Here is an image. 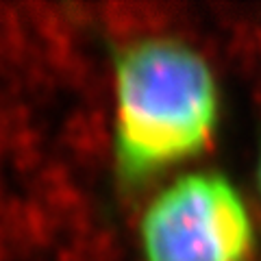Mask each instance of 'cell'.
<instances>
[{"label": "cell", "instance_id": "cell-2", "mask_svg": "<svg viewBox=\"0 0 261 261\" xmlns=\"http://www.w3.org/2000/svg\"><path fill=\"white\" fill-rule=\"evenodd\" d=\"M255 233L238 190L214 174L170 185L142 222L146 261H246Z\"/></svg>", "mask_w": 261, "mask_h": 261}, {"label": "cell", "instance_id": "cell-3", "mask_svg": "<svg viewBox=\"0 0 261 261\" xmlns=\"http://www.w3.org/2000/svg\"><path fill=\"white\" fill-rule=\"evenodd\" d=\"M259 185H261V166H259Z\"/></svg>", "mask_w": 261, "mask_h": 261}, {"label": "cell", "instance_id": "cell-1", "mask_svg": "<svg viewBox=\"0 0 261 261\" xmlns=\"http://www.w3.org/2000/svg\"><path fill=\"white\" fill-rule=\"evenodd\" d=\"M218 87L207 63L172 42H148L118 65V154L146 176L202 150L218 124Z\"/></svg>", "mask_w": 261, "mask_h": 261}]
</instances>
